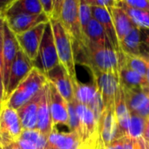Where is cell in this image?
Wrapping results in <instances>:
<instances>
[{"instance_id": "obj_1", "label": "cell", "mask_w": 149, "mask_h": 149, "mask_svg": "<svg viewBox=\"0 0 149 149\" xmlns=\"http://www.w3.org/2000/svg\"><path fill=\"white\" fill-rule=\"evenodd\" d=\"M47 83L45 74L35 66L3 104L8 107L17 110L38 94Z\"/></svg>"}, {"instance_id": "obj_2", "label": "cell", "mask_w": 149, "mask_h": 149, "mask_svg": "<svg viewBox=\"0 0 149 149\" xmlns=\"http://www.w3.org/2000/svg\"><path fill=\"white\" fill-rule=\"evenodd\" d=\"M50 23L52 24L53 31V37L55 40V45L59 64H61L65 67L72 79V82L76 81L78 79L76 75V63L74 58L72 39L59 21L51 19Z\"/></svg>"}, {"instance_id": "obj_3", "label": "cell", "mask_w": 149, "mask_h": 149, "mask_svg": "<svg viewBox=\"0 0 149 149\" xmlns=\"http://www.w3.org/2000/svg\"><path fill=\"white\" fill-rule=\"evenodd\" d=\"M79 0H63L59 22L70 36L72 45L86 46V38L82 32L79 15Z\"/></svg>"}, {"instance_id": "obj_4", "label": "cell", "mask_w": 149, "mask_h": 149, "mask_svg": "<svg viewBox=\"0 0 149 149\" xmlns=\"http://www.w3.org/2000/svg\"><path fill=\"white\" fill-rule=\"evenodd\" d=\"M34 67V63L24 53L21 49H19L10 70L7 86L3 93V104L10 97L18 85L29 75Z\"/></svg>"}, {"instance_id": "obj_5", "label": "cell", "mask_w": 149, "mask_h": 149, "mask_svg": "<svg viewBox=\"0 0 149 149\" xmlns=\"http://www.w3.org/2000/svg\"><path fill=\"white\" fill-rule=\"evenodd\" d=\"M37 61L39 62V66L38 68L40 69L45 74L59 64L53 31L50 21L47 23L43 34L36 62Z\"/></svg>"}, {"instance_id": "obj_6", "label": "cell", "mask_w": 149, "mask_h": 149, "mask_svg": "<svg viewBox=\"0 0 149 149\" xmlns=\"http://www.w3.org/2000/svg\"><path fill=\"white\" fill-rule=\"evenodd\" d=\"M94 84L100 93L103 102V110L114 106L115 95L120 85L118 72H105L99 70H91Z\"/></svg>"}, {"instance_id": "obj_7", "label": "cell", "mask_w": 149, "mask_h": 149, "mask_svg": "<svg viewBox=\"0 0 149 149\" xmlns=\"http://www.w3.org/2000/svg\"><path fill=\"white\" fill-rule=\"evenodd\" d=\"M23 127L17 110L3 104L0 111V142L17 141Z\"/></svg>"}, {"instance_id": "obj_8", "label": "cell", "mask_w": 149, "mask_h": 149, "mask_svg": "<svg viewBox=\"0 0 149 149\" xmlns=\"http://www.w3.org/2000/svg\"><path fill=\"white\" fill-rule=\"evenodd\" d=\"M46 24L47 23L40 24L22 34L16 35L20 49L33 63H35L38 58V49Z\"/></svg>"}, {"instance_id": "obj_9", "label": "cell", "mask_w": 149, "mask_h": 149, "mask_svg": "<svg viewBox=\"0 0 149 149\" xmlns=\"http://www.w3.org/2000/svg\"><path fill=\"white\" fill-rule=\"evenodd\" d=\"M130 113L138 114L144 119H149V86L137 88L123 89Z\"/></svg>"}, {"instance_id": "obj_10", "label": "cell", "mask_w": 149, "mask_h": 149, "mask_svg": "<svg viewBox=\"0 0 149 149\" xmlns=\"http://www.w3.org/2000/svg\"><path fill=\"white\" fill-rule=\"evenodd\" d=\"M20 49L16 35L8 27L6 22L3 24V93L7 86L10 67L16 58L17 52Z\"/></svg>"}, {"instance_id": "obj_11", "label": "cell", "mask_w": 149, "mask_h": 149, "mask_svg": "<svg viewBox=\"0 0 149 149\" xmlns=\"http://www.w3.org/2000/svg\"><path fill=\"white\" fill-rule=\"evenodd\" d=\"M98 134L104 147L116 139L121 138L115 116L114 106L103 110L98 122Z\"/></svg>"}, {"instance_id": "obj_12", "label": "cell", "mask_w": 149, "mask_h": 149, "mask_svg": "<svg viewBox=\"0 0 149 149\" xmlns=\"http://www.w3.org/2000/svg\"><path fill=\"white\" fill-rule=\"evenodd\" d=\"M48 82L52 84L60 95L65 100L67 103L74 100L73 86L72 79L67 73L65 67L58 64L51 71L45 73Z\"/></svg>"}, {"instance_id": "obj_13", "label": "cell", "mask_w": 149, "mask_h": 149, "mask_svg": "<svg viewBox=\"0 0 149 149\" xmlns=\"http://www.w3.org/2000/svg\"><path fill=\"white\" fill-rule=\"evenodd\" d=\"M49 100L53 129L58 125L69 127L68 106L65 100L60 95L56 87L49 82Z\"/></svg>"}, {"instance_id": "obj_14", "label": "cell", "mask_w": 149, "mask_h": 149, "mask_svg": "<svg viewBox=\"0 0 149 149\" xmlns=\"http://www.w3.org/2000/svg\"><path fill=\"white\" fill-rule=\"evenodd\" d=\"M8 27L15 35L22 34L40 24L48 23L50 19L45 13L29 15V14H20L11 17H5Z\"/></svg>"}, {"instance_id": "obj_15", "label": "cell", "mask_w": 149, "mask_h": 149, "mask_svg": "<svg viewBox=\"0 0 149 149\" xmlns=\"http://www.w3.org/2000/svg\"><path fill=\"white\" fill-rule=\"evenodd\" d=\"M74 102L82 130V142L83 144H85L99 135L98 122L93 113L88 107L77 102L75 100Z\"/></svg>"}, {"instance_id": "obj_16", "label": "cell", "mask_w": 149, "mask_h": 149, "mask_svg": "<svg viewBox=\"0 0 149 149\" xmlns=\"http://www.w3.org/2000/svg\"><path fill=\"white\" fill-rule=\"evenodd\" d=\"M37 130L42 134L49 137L53 131V125L52 114L50 110L49 100V82L43 88V94L38 105V116H37Z\"/></svg>"}, {"instance_id": "obj_17", "label": "cell", "mask_w": 149, "mask_h": 149, "mask_svg": "<svg viewBox=\"0 0 149 149\" xmlns=\"http://www.w3.org/2000/svg\"><path fill=\"white\" fill-rule=\"evenodd\" d=\"M118 57V73L120 85L123 89L137 88L148 85L146 78L141 76L137 72L129 69L125 63V54L120 52L117 53Z\"/></svg>"}, {"instance_id": "obj_18", "label": "cell", "mask_w": 149, "mask_h": 149, "mask_svg": "<svg viewBox=\"0 0 149 149\" xmlns=\"http://www.w3.org/2000/svg\"><path fill=\"white\" fill-rule=\"evenodd\" d=\"M91 11H92L93 17L96 19L103 27L107 38L112 44L116 53L121 52L120 47V43L117 38L116 31L113 25V19L111 17V15L108 10L107 8L91 6Z\"/></svg>"}, {"instance_id": "obj_19", "label": "cell", "mask_w": 149, "mask_h": 149, "mask_svg": "<svg viewBox=\"0 0 149 149\" xmlns=\"http://www.w3.org/2000/svg\"><path fill=\"white\" fill-rule=\"evenodd\" d=\"M114 112L119 126L120 137L128 136V127L131 120V113L127 107L123 88L119 85L115 100H114Z\"/></svg>"}, {"instance_id": "obj_20", "label": "cell", "mask_w": 149, "mask_h": 149, "mask_svg": "<svg viewBox=\"0 0 149 149\" xmlns=\"http://www.w3.org/2000/svg\"><path fill=\"white\" fill-rule=\"evenodd\" d=\"M45 87V86H44ZM43 94V89L31 100L17 110L20 118L23 130H32L37 128V116L38 105Z\"/></svg>"}, {"instance_id": "obj_21", "label": "cell", "mask_w": 149, "mask_h": 149, "mask_svg": "<svg viewBox=\"0 0 149 149\" xmlns=\"http://www.w3.org/2000/svg\"><path fill=\"white\" fill-rule=\"evenodd\" d=\"M83 142L73 133H59L52 131L49 135L45 149H82Z\"/></svg>"}, {"instance_id": "obj_22", "label": "cell", "mask_w": 149, "mask_h": 149, "mask_svg": "<svg viewBox=\"0 0 149 149\" xmlns=\"http://www.w3.org/2000/svg\"><path fill=\"white\" fill-rule=\"evenodd\" d=\"M113 22L119 43L127 36V34L137 25L127 16V14L120 7L113 6L107 9Z\"/></svg>"}, {"instance_id": "obj_23", "label": "cell", "mask_w": 149, "mask_h": 149, "mask_svg": "<svg viewBox=\"0 0 149 149\" xmlns=\"http://www.w3.org/2000/svg\"><path fill=\"white\" fill-rule=\"evenodd\" d=\"M44 12L39 0H14L5 17L20 14L35 15Z\"/></svg>"}, {"instance_id": "obj_24", "label": "cell", "mask_w": 149, "mask_h": 149, "mask_svg": "<svg viewBox=\"0 0 149 149\" xmlns=\"http://www.w3.org/2000/svg\"><path fill=\"white\" fill-rule=\"evenodd\" d=\"M74 100L86 107H89L95 99L98 89L94 85H84L78 80L72 82Z\"/></svg>"}, {"instance_id": "obj_25", "label": "cell", "mask_w": 149, "mask_h": 149, "mask_svg": "<svg viewBox=\"0 0 149 149\" xmlns=\"http://www.w3.org/2000/svg\"><path fill=\"white\" fill-rule=\"evenodd\" d=\"M120 47L122 52L128 55L141 56V36L138 26L133 28L127 36L120 42Z\"/></svg>"}, {"instance_id": "obj_26", "label": "cell", "mask_w": 149, "mask_h": 149, "mask_svg": "<svg viewBox=\"0 0 149 149\" xmlns=\"http://www.w3.org/2000/svg\"><path fill=\"white\" fill-rule=\"evenodd\" d=\"M85 37H86V42L92 43L100 47L106 46V43L107 40L106 32L103 27L100 25V24L93 17L91 19V21L89 22L87 25Z\"/></svg>"}, {"instance_id": "obj_27", "label": "cell", "mask_w": 149, "mask_h": 149, "mask_svg": "<svg viewBox=\"0 0 149 149\" xmlns=\"http://www.w3.org/2000/svg\"><path fill=\"white\" fill-rule=\"evenodd\" d=\"M115 6L122 9L139 28L149 29V11L131 8L127 6L123 0L117 1Z\"/></svg>"}, {"instance_id": "obj_28", "label": "cell", "mask_w": 149, "mask_h": 149, "mask_svg": "<svg viewBox=\"0 0 149 149\" xmlns=\"http://www.w3.org/2000/svg\"><path fill=\"white\" fill-rule=\"evenodd\" d=\"M18 140L31 142L37 149H45L47 146L48 137L42 134L38 130H23Z\"/></svg>"}, {"instance_id": "obj_29", "label": "cell", "mask_w": 149, "mask_h": 149, "mask_svg": "<svg viewBox=\"0 0 149 149\" xmlns=\"http://www.w3.org/2000/svg\"><path fill=\"white\" fill-rule=\"evenodd\" d=\"M125 63L129 69L137 72L141 76L146 78L148 72V65L146 59L142 56L125 54Z\"/></svg>"}, {"instance_id": "obj_30", "label": "cell", "mask_w": 149, "mask_h": 149, "mask_svg": "<svg viewBox=\"0 0 149 149\" xmlns=\"http://www.w3.org/2000/svg\"><path fill=\"white\" fill-rule=\"evenodd\" d=\"M146 122L147 120L143 117L138 114L131 113V120L128 127V136L134 140L141 138L145 129Z\"/></svg>"}, {"instance_id": "obj_31", "label": "cell", "mask_w": 149, "mask_h": 149, "mask_svg": "<svg viewBox=\"0 0 149 149\" xmlns=\"http://www.w3.org/2000/svg\"><path fill=\"white\" fill-rule=\"evenodd\" d=\"M67 106H68V115H69V127H68L69 130L71 133L76 134L82 141V130L76 112L74 100L70 103H67Z\"/></svg>"}, {"instance_id": "obj_32", "label": "cell", "mask_w": 149, "mask_h": 149, "mask_svg": "<svg viewBox=\"0 0 149 149\" xmlns=\"http://www.w3.org/2000/svg\"><path fill=\"white\" fill-rule=\"evenodd\" d=\"M79 22H80L81 30L85 36L87 25L89 22L91 21V19L93 18V16H92V11H91V6L87 4L84 0L79 1Z\"/></svg>"}, {"instance_id": "obj_33", "label": "cell", "mask_w": 149, "mask_h": 149, "mask_svg": "<svg viewBox=\"0 0 149 149\" xmlns=\"http://www.w3.org/2000/svg\"><path fill=\"white\" fill-rule=\"evenodd\" d=\"M105 149H135V140L129 136H123L112 141Z\"/></svg>"}, {"instance_id": "obj_34", "label": "cell", "mask_w": 149, "mask_h": 149, "mask_svg": "<svg viewBox=\"0 0 149 149\" xmlns=\"http://www.w3.org/2000/svg\"><path fill=\"white\" fill-rule=\"evenodd\" d=\"M3 24L4 19L0 18V93L3 100Z\"/></svg>"}, {"instance_id": "obj_35", "label": "cell", "mask_w": 149, "mask_h": 149, "mask_svg": "<svg viewBox=\"0 0 149 149\" xmlns=\"http://www.w3.org/2000/svg\"><path fill=\"white\" fill-rule=\"evenodd\" d=\"M140 36H141V54L149 55V29L140 28Z\"/></svg>"}, {"instance_id": "obj_36", "label": "cell", "mask_w": 149, "mask_h": 149, "mask_svg": "<svg viewBox=\"0 0 149 149\" xmlns=\"http://www.w3.org/2000/svg\"><path fill=\"white\" fill-rule=\"evenodd\" d=\"M123 2L131 8L149 11V1L147 0H123Z\"/></svg>"}, {"instance_id": "obj_37", "label": "cell", "mask_w": 149, "mask_h": 149, "mask_svg": "<svg viewBox=\"0 0 149 149\" xmlns=\"http://www.w3.org/2000/svg\"><path fill=\"white\" fill-rule=\"evenodd\" d=\"M90 6L95 7H102V8H111L116 5V2L114 0H84Z\"/></svg>"}, {"instance_id": "obj_38", "label": "cell", "mask_w": 149, "mask_h": 149, "mask_svg": "<svg viewBox=\"0 0 149 149\" xmlns=\"http://www.w3.org/2000/svg\"><path fill=\"white\" fill-rule=\"evenodd\" d=\"M39 1L42 5L43 12L48 17L49 19H51L54 8V0H39Z\"/></svg>"}, {"instance_id": "obj_39", "label": "cell", "mask_w": 149, "mask_h": 149, "mask_svg": "<svg viewBox=\"0 0 149 149\" xmlns=\"http://www.w3.org/2000/svg\"><path fill=\"white\" fill-rule=\"evenodd\" d=\"M13 2L14 0H0V18L1 19H5L7 11L10 9Z\"/></svg>"}, {"instance_id": "obj_40", "label": "cell", "mask_w": 149, "mask_h": 149, "mask_svg": "<svg viewBox=\"0 0 149 149\" xmlns=\"http://www.w3.org/2000/svg\"><path fill=\"white\" fill-rule=\"evenodd\" d=\"M62 4H63V0H54V8L51 19L58 20V21L59 20L61 10H62Z\"/></svg>"}, {"instance_id": "obj_41", "label": "cell", "mask_w": 149, "mask_h": 149, "mask_svg": "<svg viewBox=\"0 0 149 149\" xmlns=\"http://www.w3.org/2000/svg\"><path fill=\"white\" fill-rule=\"evenodd\" d=\"M100 136L98 135L97 137H95L94 139H93L92 141L85 143L83 145V148L82 149H98L99 148V144H100Z\"/></svg>"}, {"instance_id": "obj_42", "label": "cell", "mask_w": 149, "mask_h": 149, "mask_svg": "<svg viewBox=\"0 0 149 149\" xmlns=\"http://www.w3.org/2000/svg\"><path fill=\"white\" fill-rule=\"evenodd\" d=\"M17 143H18L21 149H37L34 147V145H32L29 141H23V140H17Z\"/></svg>"}, {"instance_id": "obj_43", "label": "cell", "mask_w": 149, "mask_h": 149, "mask_svg": "<svg viewBox=\"0 0 149 149\" xmlns=\"http://www.w3.org/2000/svg\"><path fill=\"white\" fill-rule=\"evenodd\" d=\"M142 138L144 139V141L147 142V144L148 145L149 147V119L147 120L145 129H144V132H143V134H142Z\"/></svg>"}, {"instance_id": "obj_44", "label": "cell", "mask_w": 149, "mask_h": 149, "mask_svg": "<svg viewBox=\"0 0 149 149\" xmlns=\"http://www.w3.org/2000/svg\"><path fill=\"white\" fill-rule=\"evenodd\" d=\"M147 61V65H148V72H147V76H146V79L147 82L149 86V55H141Z\"/></svg>"}, {"instance_id": "obj_45", "label": "cell", "mask_w": 149, "mask_h": 149, "mask_svg": "<svg viewBox=\"0 0 149 149\" xmlns=\"http://www.w3.org/2000/svg\"><path fill=\"white\" fill-rule=\"evenodd\" d=\"M98 149H105V147H104V145H103L101 140L100 141V144H99V148H98Z\"/></svg>"}, {"instance_id": "obj_46", "label": "cell", "mask_w": 149, "mask_h": 149, "mask_svg": "<svg viewBox=\"0 0 149 149\" xmlns=\"http://www.w3.org/2000/svg\"><path fill=\"white\" fill-rule=\"evenodd\" d=\"M2 106H3V95L0 93V111H1Z\"/></svg>"}, {"instance_id": "obj_47", "label": "cell", "mask_w": 149, "mask_h": 149, "mask_svg": "<svg viewBox=\"0 0 149 149\" xmlns=\"http://www.w3.org/2000/svg\"><path fill=\"white\" fill-rule=\"evenodd\" d=\"M0 149H2V148H1V147H0Z\"/></svg>"}]
</instances>
